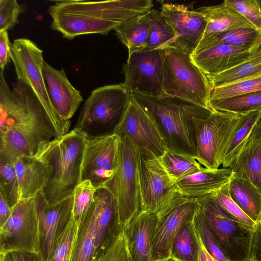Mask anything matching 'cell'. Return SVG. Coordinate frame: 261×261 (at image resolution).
Here are the masks:
<instances>
[{
  "label": "cell",
  "instance_id": "obj_1",
  "mask_svg": "<svg viewBox=\"0 0 261 261\" xmlns=\"http://www.w3.org/2000/svg\"><path fill=\"white\" fill-rule=\"evenodd\" d=\"M59 136L32 89L18 81L12 91L0 71V158L14 163Z\"/></svg>",
  "mask_w": 261,
  "mask_h": 261
},
{
  "label": "cell",
  "instance_id": "obj_2",
  "mask_svg": "<svg viewBox=\"0 0 261 261\" xmlns=\"http://www.w3.org/2000/svg\"><path fill=\"white\" fill-rule=\"evenodd\" d=\"M50 5V28L63 38L91 34L106 35L127 19L146 13L153 7L151 0L57 1Z\"/></svg>",
  "mask_w": 261,
  "mask_h": 261
},
{
  "label": "cell",
  "instance_id": "obj_3",
  "mask_svg": "<svg viewBox=\"0 0 261 261\" xmlns=\"http://www.w3.org/2000/svg\"><path fill=\"white\" fill-rule=\"evenodd\" d=\"M86 140L74 128L43 143L34 154L48 166L47 179L42 191L49 203H57L73 194L80 182Z\"/></svg>",
  "mask_w": 261,
  "mask_h": 261
},
{
  "label": "cell",
  "instance_id": "obj_4",
  "mask_svg": "<svg viewBox=\"0 0 261 261\" xmlns=\"http://www.w3.org/2000/svg\"><path fill=\"white\" fill-rule=\"evenodd\" d=\"M160 49L165 96L215 111L210 103L212 87L207 75L192 61V52L175 41Z\"/></svg>",
  "mask_w": 261,
  "mask_h": 261
},
{
  "label": "cell",
  "instance_id": "obj_5",
  "mask_svg": "<svg viewBox=\"0 0 261 261\" xmlns=\"http://www.w3.org/2000/svg\"><path fill=\"white\" fill-rule=\"evenodd\" d=\"M131 95L152 113L168 149L196 158L194 118L214 111L170 97Z\"/></svg>",
  "mask_w": 261,
  "mask_h": 261
},
{
  "label": "cell",
  "instance_id": "obj_6",
  "mask_svg": "<svg viewBox=\"0 0 261 261\" xmlns=\"http://www.w3.org/2000/svg\"><path fill=\"white\" fill-rule=\"evenodd\" d=\"M130 99L123 83L94 89L82 107L74 128L87 138L114 134Z\"/></svg>",
  "mask_w": 261,
  "mask_h": 261
},
{
  "label": "cell",
  "instance_id": "obj_7",
  "mask_svg": "<svg viewBox=\"0 0 261 261\" xmlns=\"http://www.w3.org/2000/svg\"><path fill=\"white\" fill-rule=\"evenodd\" d=\"M197 199L199 208L226 258L229 261H250L254 227L231 215L212 193Z\"/></svg>",
  "mask_w": 261,
  "mask_h": 261
},
{
  "label": "cell",
  "instance_id": "obj_8",
  "mask_svg": "<svg viewBox=\"0 0 261 261\" xmlns=\"http://www.w3.org/2000/svg\"><path fill=\"white\" fill-rule=\"evenodd\" d=\"M11 59L17 81L29 86L46 111L59 137L68 133L70 121L64 120L54 107L43 74V51L32 40L18 38L12 43Z\"/></svg>",
  "mask_w": 261,
  "mask_h": 261
},
{
  "label": "cell",
  "instance_id": "obj_9",
  "mask_svg": "<svg viewBox=\"0 0 261 261\" xmlns=\"http://www.w3.org/2000/svg\"><path fill=\"white\" fill-rule=\"evenodd\" d=\"M136 151L141 211L160 216L183 195L171 180L160 158L149 151Z\"/></svg>",
  "mask_w": 261,
  "mask_h": 261
},
{
  "label": "cell",
  "instance_id": "obj_10",
  "mask_svg": "<svg viewBox=\"0 0 261 261\" xmlns=\"http://www.w3.org/2000/svg\"><path fill=\"white\" fill-rule=\"evenodd\" d=\"M120 139L117 168L103 187L110 191L117 202L123 229L141 211V199L136 149L128 138Z\"/></svg>",
  "mask_w": 261,
  "mask_h": 261
},
{
  "label": "cell",
  "instance_id": "obj_11",
  "mask_svg": "<svg viewBox=\"0 0 261 261\" xmlns=\"http://www.w3.org/2000/svg\"><path fill=\"white\" fill-rule=\"evenodd\" d=\"M240 114L215 110L194 118L196 159L204 167L217 169Z\"/></svg>",
  "mask_w": 261,
  "mask_h": 261
},
{
  "label": "cell",
  "instance_id": "obj_12",
  "mask_svg": "<svg viewBox=\"0 0 261 261\" xmlns=\"http://www.w3.org/2000/svg\"><path fill=\"white\" fill-rule=\"evenodd\" d=\"M12 251L41 253V233L35 197L20 200L0 227V254Z\"/></svg>",
  "mask_w": 261,
  "mask_h": 261
},
{
  "label": "cell",
  "instance_id": "obj_13",
  "mask_svg": "<svg viewBox=\"0 0 261 261\" xmlns=\"http://www.w3.org/2000/svg\"><path fill=\"white\" fill-rule=\"evenodd\" d=\"M114 134L119 137L128 138L137 150L149 151L158 158L168 149L152 113L132 95L128 108Z\"/></svg>",
  "mask_w": 261,
  "mask_h": 261
},
{
  "label": "cell",
  "instance_id": "obj_14",
  "mask_svg": "<svg viewBox=\"0 0 261 261\" xmlns=\"http://www.w3.org/2000/svg\"><path fill=\"white\" fill-rule=\"evenodd\" d=\"M122 71L123 85L130 94L165 97L163 91V62L160 48L137 51L128 55Z\"/></svg>",
  "mask_w": 261,
  "mask_h": 261
},
{
  "label": "cell",
  "instance_id": "obj_15",
  "mask_svg": "<svg viewBox=\"0 0 261 261\" xmlns=\"http://www.w3.org/2000/svg\"><path fill=\"white\" fill-rule=\"evenodd\" d=\"M120 142V137L115 134L87 138L80 182L89 180L96 189L104 187L117 168Z\"/></svg>",
  "mask_w": 261,
  "mask_h": 261
},
{
  "label": "cell",
  "instance_id": "obj_16",
  "mask_svg": "<svg viewBox=\"0 0 261 261\" xmlns=\"http://www.w3.org/2000/svg\"><path fill=\"white\" fill-rule=\"evenodd\" d=\"M199 204L196 198L182 196L158 216L152 241V258L155 261L170 256L172 242L180 227L193 220Z\"/></svg>",
  "mask_w": 261,
  "mask_h": 261
},
{
  "label": "cell",
  "instance_id": "obj_17",
  "mask_svg": "<svg viewBox=\"0 0 261 261\" xmlns=\"http://www.w3.org/2000/svg\"><path fill=\"white\" fill-rule=\"evenodd\" d=\"M41 233V250L45 261H49L56 244L72 213L73 194L56 204L49 203L42 190L35 196Z\"/></svg>",
  "mask_w": 261,
  "mask_h": 261
},
{
  "label": "cell",
  "instance_id": "obj_18",
  "mask_svg": "<svg viewBox=\"0 0 261 261\" xmlns=\"http://www.w3.org/2000/svg\"><path fill=\"white\" fill-rule=\"evenodd\" d=\"M161 13L175 34V42L194 52L204 33L207 20L205 15L197 9L162 2Z\"/></svg>",
  "mask_w": 261,
  "mask_h": 261
},
{
  "label": "cell",
  "instance_id": "obj_19",
  "mask_svg": "<svg viewBox=\"0 0 261 261\" xmlns=\"http://www.w3.org/2000/svg\"><path fill=\"white\" fill-rule=\"evenodd\" d=\"M43 74L54 107L64 120L70 121L83 101L80 92L71 84L63 68L55 69L44 61Z\"/></svg>",
  "mask_w": 261,
  "mask_h": 261
},
{
  "label": "cell",
  "instance_id": "obj_20",
  "mask_svg": "<svg viewBox=\"0 0 261 261\" xmlns=\"http://www.w3.org/2000/svg\"><path fill=\"white\" fill-rule=\"evenodd\" d=\"M158 221L157 214L140 211L123 229L133 261H152V241Z\"/></svg>",
  "mask_w": 261,
  "mask_h": 261
},
{
  "label": "cell",
  "instance_id": "obj_21",
  "mask_svg": "<svg viewBox=\"0 0 261 261\" xmlns=\"http://www.w3.org/2000/svg\"><path fill=\"white\" fill-rule=\"evenodd\" d=\"M261 47L242 48L219 45L194 51L193 62L206 75L220 73L233 68L250 58Z\"/></svg>",
  "mask_w": 261,
  "mask_h": 261
},
{
  "label": "cell",
  "instance_id": "obj_22",
  "mask_svg": "<svg viewBox=\"0 0 261 261\" xmlns=\"http://www.w3.org/2000/svg\"><path fill=\"white\" fill-rule=\"evenodd\" d=\"M19 186L20 200L35 197L47 179V163L36 155L21 156L14 163Z\"/></svg>",
  "mask_w": 261,
  "mask_h": 261
},
{
  "label": "cell",
  "instance_id": "obj_23",
  "mask_svg": "<svg viewBox=\"0 0 261 261\" xmlns=\"http://www.w3.org/2000/svg\"><path fill=\"white\" fill-rule=\"evenodd\" d=\"M232 177V172L229 168H205L178 180L176 186L183 196L197 198L218 190L228 183Z\"/></svg>",
  "mask_w": 261,
  "mask_h": 261
},
{
  "label": "cell",
  "instance_id": "obj_24",
  "mask_svg": "<svg viewBox=\"0 0 261 261\" xmlns=\"http://www.w3.org/2000/svg\"><path fill=\"white\" fill-rule=\"evenodd\" d=\"M196 9L205 15L207 20L206 27L201 41L217 34L232 30L244 28L255 29L249 21L225 1L218 5L201 7Z\"/></svg>",
  "mask_w": 261,
  "mask_h": 261
},
{
  "label": "cell",
  "instance_id": "obj_25",
  "mask_svg": "<svg viewBox=\"0 0 261 261\" xmlns=\"http://www.w3.org/2000/svg\"><path fill=\"white\" fill-rule=\"evenodd\" d=\"M102 204V187L96 189L81 226L72 261H93L97 221Z\"/></svg>",
  "mask_w": 261,
  "mask_h": 261
},
{
  "label": "cell",
  "instance_id": "obj_26",
  "mask_svg": "<svg viewBox=\"0 0 261 261\" xmlns=\"http://www.w3.org/2000/svg\"><path fill=\"white\" fill-rule=\"evenodd\" d=\"M229 168L232 177L249 181L261 192V139L246 145Z\"/></svg>",
  "mask_w": 261,
  "mask_h": 261
},
{
  "label": "cell",
  "instance_id": "obj_27",
  "mask_svg": "<svg viewBox=\"0 0 261 261\" xmlns=\"http://www.w3.org/2000/svg\"><path fill=\"white\" fill-rule=\"evenodd\" d=\"M261 115V110L240 114L225 145L221 158L223 168H229L246 144L252 128Z\"/></svg>",
  "mask_w": 261,
  "mask_h": 261
},
{
  "label": "cell",
  "instance_id": "obj_28",
  "mask_svg": "<svg viewBox=\"0 0 261 261\" xmlns=\"http://www.w3.org/2000/svg\"><path fill=\"white\" fill-rule=\"evenodd\" d=\"M114 30L119 40L127 47L128 55L145 50L150 36L147 12L127 19Z\"/></svg>",
  "mask_w": 261,
  "mask_h": 261
},
{
  "label": "cell",
  "instance_id": "obj_29",
  "mask_svg": "<svg viewBox=\"0 0 261 261\" xmlns=\"http://www.w3.org/2000/svg\"><path fill=\"white\" fill-rule=\"evenodd\" d=\"M231 197L256 224L261 221V192L252 184L232 177L229 182Z\"/></svg>",
  "mask_w": 261,
  "mask_h": 261
},
{
  "label": "cell",
  "instance_id": "obj_30",
  "mask_svg": "<svg viewBox=\"0 0 261 261\" xmlns=\"http://www.w3.org/2000/svg\"><path fill=\"white\" fill-rule=\"evenodd\" d=\"M219 45L242 48L261 47V31L244 28L217 34L201 41L194 51Z\"/></svg>",
  "mask_w": 261,
  "mask_h": 261
},
{
  "label": "cell",
  "instance_id": "obj_31",
  "mask_svg": "<svg viewBox=\"0 0 261 261\" xmlns=\"http://www.w3.org/2000/svg\"><path fill=\"white\" fill-rule=\"evenodd\" d=\"M201 242L193 220L179 229L172 244L170 256L181 261H199Z\"/></svg>",
  "mask_w": 261,
  "mask_h": 261
},
{
  "label": "cell",
  "instance_id": "obj_32",
  "mask_svg": "<svg viewBox=\"0 0 261 261\" xmlns=\"http://www.w3.org/2000/svg\"><path fill=\"white\" fill-rule=\"evenodd\" d=\"M160 159L171 180L175 184L186 177L205 169L195 156L169 149L166 151Z\"/></svg>",
  "mask_w": 261,
  "mask_h": 261
},
{
  "label": "cell",
  "instance_id": "obj_33",
  "mask_svg": "<svg viewBox=\"0 0 261 261\" xmlns=\"http://www.w3.org/2000/svg\"><path fill=\"white\" fill-rule=\"evenodd\" d=\"M261 71V48L250 58L226 71L207 75L213 88H216L240 81Z\"/></svg>",
  "mask_w": 261,
  "mask_h": 261
},
{
  "label": "cell",
  "instance_id": "obj_34",
  "mask_svg": "<svg viewBox=\"0 0 261 261\" xmlns=\"http://www.w3.org/2000/svg\"><path fill=\"white\" fill-rule=\"evenodd\" d=\"M84 219L75 218L72 215L60 236L49 261H72Z\"/></svg>",
  "mask_w": 261,
  "mask_h": 261
},
{
  "label": "cell",
  "instance_id": "obj_35",
  "mask_svg": "<svg viewBox=\"0 0 261 261\" xmlns=\"http://www.w3.org/2000/svg\"><path fill=\"white\" fill-rule=\"evenodd\" d=\"M150 36L145 50L160 48L175 41V33L162 15L161 11L152 9L147 12Z\"/></svg>",
  "mask_w": 261,
  "mask_h": 261
},
{
  "label": "cell",
  "instance_id": "obj_36",
  "mask_svg": "<svg viewBox=\"0 0 261 261\" xmlns=\"http://www.w3.org/2000/svg\"><path fill=\"white\" fill-rule=\"evenodd\" d=\"M261 90V71L231 84L212 89L211 102Z\"/></svg>",
  "mask_w": 261,
  "mask_h": 261
},
{
  "label": "cell",
  "instance_id": "obj_37",
  "mask_svg": "<svg viewBox=\"0 0 261 261\" xmlns=\"http://www.w3.org/2000/svg\"><path fill=\"white\" fill-rule=\"evenodd\" d=\"M211 105L215 110L238 114L261 110V90L223 100L211 102Z\"/></svg>",
  "mask_w": 261,
  "mask_h": 261
},
{
  "label": "cell",
  "instance_id": "obj_38",
  "mask_svg": "<svg viewBox=\"0 0 261 261\" xmlns=\"http://www.w3.org/2000/svg\"><path fill=\"white\" fill-rule=\"evenodd\" d=\"M0 194L11 208L20 200L18 180L14 164L0 158Z\"/></svg>",
  "mask_w": 261,
  "mask_h": 261
},
{
  "label": "cell",
  "instance_id": "obj_39",
  "mask_svg": "<svg viewBox=\"0 0 261 261\" xmlns=\"http://www.w3.org/2000/svg\"><path fill=\"white\" fill-rule=\"evenodd\" d=\"M193 222L197 235L208 253L220 261H229L219 247L199 206Z\"/></svg>",
  "mask_w": 261,
  "mask_h": 261
},
{
  "label": "cell",
  "instance_id": "obj_40",
  "mask_svg": "<svg viewBox=\"0 0 261 261\" xmlns=\"http://www.w3.org/2000/svg\"><path fill=\"white\" fill-rule=\"evenodd\" d=\"M96 189L89 180L80 182L73 192L72 216L84 219L93 201Z\"/></svg>",
  "mask_w": 261,
  "mask_h": 261
},
{
  "label": "cell",
  "instance_id": "obj_41",
  "mask_svg": "<svg viewBox=\"0 0 261 261\" xmlns=\"http://www.w3.org/2000/svg\"><path fill=\"white\" fill-rule=\"evenodd\" d=\"M26 10L16 0H1L0 32L12 29L19 22V15Z\"/></svg>",
  "mask_w": 261,
  "mask_h": 261
},
{
  "label": "cell",
  "instance_id": "obj_42",
  "mask_svg": "<svg viewBox=\"0 0 261 261\" xmlns=\"http://www.w3.org/2000/svg\"><path fill=\"white\" fill-rule=\"evenodd\" d=\"M230 7L261 31V8L256 0H225Z\"/></svg>",
  "mask_w": 261,
  "mask_h": 261
},
{
  "label": "cell",
  "instance_id": "obj_43",
  "mask_svg": "<svg viewBox=\"0 0 261 261\" xmlns=\"http://www.w3.org/2000/svg\"><path fill=\"white\" fill-rule=\"evenodd\" d=\"M229 182L213 193L216 199L231 215L244 224L254 227L256 223L253 221L239 207L230 196Z\"/></svg>",
  "mask_w": 261,
  "mask_h": 261
},
{
  "label": "cell",
  "instance_id": "obj_44",
  "mask_svg": "<svg viewBox=\"0 0 261 261\" xmlns=\"http://www.w3.org/2000/svg\"><path fill=\"white\" fill-rule=\"evenodd\" d=\"M130 256L122 232L96 261H129Z\"/></svg>",
  "mask_w": 261,
  "mask_h": 261
},
{
  "label": "cell",
  "instance_id": "obj_45",
  "mask_svg": "<svg viewBox=\"0 0 261 261\" xmlns=\"http://www.w3.org/2000/svg\"><path fill=\"white\" fill-rule=\"evenodd\" d=\"M0 261H45L41 253L12 251L0 254Z\"/></svg>",
  "mask_w": 261,
  "mask_h": 261
},
{
  "label": "cell",
  "instance_id": "obj_46",
  "mask_svg": "<svg viewBox=\"0 0 261 261\" xmlns=\"http://www.w3.org/2000/svg\"><path fill=\"white\" fill-rule=\"evenodd\" d=\"M12 43L9 38L8 31L0 32V67L4 71L12 57Z\"/></svg>",
  "mask_w": 261,
  "mask_h": 261
},
{
  "label": "cell",
  "instance_id": "obj_47",
  "mask_svg": "<svg viewBox=\"0 0 261 261\" xmlns=\"http://www.w3.org/2000/svg\"><path fill=\"white\" fill-rule=\"evenodd\" d=\"M250 261H261V221L254 227L250 252Z\"/></svg>",
  "mask_w": 261,
  "mask_h": 261
},
{
  "label": "cell",
  "instance_id": "obj_48",
  "mask_svg": "<svg viewBox=\"0 0 261 261\" xmlns=\"http://www.w3.org/2000/svg\"><path fill=\"white\" fill-rule=\"evenodd\" d=\"M11 214V207L3 195L0 194V227L5 224Z\"/></svg>",
  "mask_w": 261,
  "mask_h": 261
},
{
  "label": "cell",
  "instance_id": "obj_49",
  "mask_svg": "<svg viewBox=\"0 0 261 261\" xmlns=\"http://www.w3.org/2000/svg\"><path fill=\"white\" fill-rule=\"evenodd\" d=\"M261 139V115L252 129L246 144Z\"/></svg>",
  "mask_w": 261,
  "mask_h": 261
},
{
  "label": "cell",
  "instance_id": "obj_50",
  "mask_svg": "<svg viewBox=\"0 0 261 261\" xmlns=\"http://www.w3.org/2000/svg\"><path fill=\"white\" fill-rule=\"evenodd\" d=\"M201 242V241H200ZM199 261H220L211 256L206 250L201 242Z\"/></svg>",
  "mask_w": 261,
  "mask_h": 261
},
{
  "label": "cell",
  "instance_id": "obj_51",
  "mask_svg": "<svg viewBox=\"0 0 261 261\" xmlns=\"http://www.w3.org/2000/svg\"><path fill=\"white\" fill-rule=\"evenodd\" d=\"M155 261H181L172 256L164 258Z\"/></svg>",
  "mask_w": 261,
  "mask_h": 261
},
{
  "label": "cell",
  "instance_id": "obj_52",
  "mask_svg": "<svg viewBox=\"0 0 261 261\" xmlns=\"http://www.w3.org/2000/svg\"><path fill=\"white\" fill-rule=\"evenodd\" d=\"M257 1V2H258V4H259V6H260V8H261V1Z\"/></svg>",
  "mask_w": 261,
  "mask_h": 261
},
{
  "label": "cell",
  "instance_id": "obj_53",
  "mask_svg": "<svg viewBox=\"0 0 261 261\" xmlns=\"http://www.w3.org/2000/svg\"><path fill=\"white\" fill-rule=\"evenodd\" d=\"M129 261H133V260H132V259L130 258H130H129Z\"/></svg>",
  "mask_w": 261,
  "mask_h": 261
}]
</instances>
